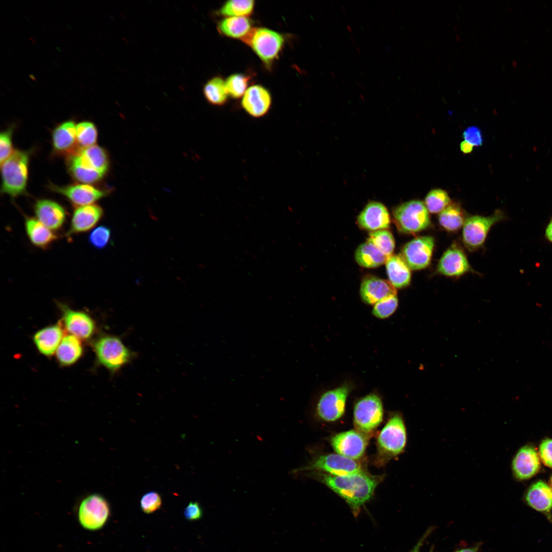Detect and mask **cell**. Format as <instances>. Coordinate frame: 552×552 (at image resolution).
Masks as SVG:
<instances>
[{
    "label": "cell",
    "instance_id": "ac0fdd59",
    "mask_svg": "<svg viewBox=\"0 0 552 552\" xmlns=\"http://www.w3.org/2000/svg\"><path fill=\"white\" fill-rule=\"evenodd\" d=\"M516 478L528 479L535 475L540 468V458L535 448L531 445L521 448L514 457L512 464Z\"/></svg>",
    "mask_w": 552,
    "mask_h": 552
},
{
    "label": "cell",
    "instance_id": "d590c367",
    "mask_svg": "<svg viewBox=\"0 0 552 552\" xmlns=\"http://www.w3.org/2000/svg\"><path fill=\"white\" fill-rule=\"evenodd\" d=\"M76 131L77 145L80 150L95 145L98 132L93 123L87 121L79 123L76 125Z\"/></svg>",
    "mask_w": 552,
    "mask_h": 552
},
{
    "label": "cell",
    "instance_id": "b9f144b4",
    "mask_svg": "<svg viewBox=\"0 0 552 552\" xmlns=\"http://www.w3.org/2000/svg\"><path fill=\"white\" fill-rule=\"evenodd\" d=\"M13 130L9 128L0 134V163L5 161L14 151L13 150L12 136Z\"/></svg>",
    "mask_w": 552,
    "mask_h": 552
},
{
    "label": "cell",
    "instance_id": "3957f363",
    "mask_svg": "<svg viewBox=\"0 0 552 552\" xmlns=\"http://www.w3.org/2000/svg\"><path fill=\"white\" fill-rule=\"evenodd\" d=\"M29 154L15 150L1 165V192L16 197L24 193L28 177Z\"/></svg>",
    "mask_w": 552,
    "mask_h": 552
},
{
    "label": "cell",
    "instance_id": "484cf974",
    "mask_svg": "<svg viewBox=\"0 0 552 552\" xmlns=\"http://www.w3.org/2000/svg\"><path fill=\"white\" fill-rule=\"evenodd\" d=\"M76 125L72 121H65L53 131L52 141L54 148L58 152L70 153L78 146L76 131Z\"/></svg>",
    "mask_w": 552,
    "mask_h": 552
},
{
    "label": "cell",
    "instance_id": "7bdbcfd3",
    "mask_svg": "<svg viewBox=\"0 0 552 552\" xmlns=\"http://www.w3.org/2000/svg\"><path fill=\"white\" fill-rule=\"evenodd\" d=\"M539 455L543 464L552 468V439L543 440L539 446Z\"/></svg>",
    "mask_w": 552,
    "mask_h": 552
},
{
    "label": "cell",
    "instance_id": "ab89813d",
    "mask_svg": "<svg viewBox=\"0 0 552 552\" xmlns=\"http://www.w3.org/2000/svg\"><path fill=\"white\" fill-rule=\"evenodd\" d=\"M110 230L106 226L101 225L93 229L88 236V241L96 249H103L109 243Z\"/></svg>",
    "mask_w": 552,
    "mask_h": 552
},
{
    "label": "cell",
    "instance_id": "74e56055",
    "mask_svg": "<svg viewBox=\"0 0 552 552\" xmlns=\"http://www.w3.org/2000/svg\"><path fill=\"white\" fill-rule=\"evenodd\" d=\"M250 76L243 74H235L229 76L225 81L228 95L233 98L238 99L243 96L247 89Z\"/></svg>",
    "mask_w": 552,
    "mask_h": 552
},
{
    "label": "cell",
    "instance_id": "83f0119b",
    "mask_svg": "<svg viewBox=\"0 0 552 552\" xmlns=\"http://www.w3.org/2000/svg\"><path fill=\"white\" fill-rule=\"evenodd\" d=\"M25 225L30 241L38 247L46 248L57 239L56 235L37 219L27 218Z\"/></svg>",
    "mask_w": 552,
    "mask_h": 552
},
{
    "label": "cell",
    "instance_id": "5b68a950",
    "mask_svg": "<svg viewBox=\"0 0 552 552\" xmlns=\"http://www.w3.org/2000/svg\"><path fill=\"white\" fill-rule=\"evenodd\" d=\"M241 39L252 48L267 66L278 58L285 41L281 34L265 28H251Z\"/></svg>",
    "mask_w": 552,
    "mask_h": 552
},
{
    "label": "cell",
    "instance_id": "f546056e",
    "mask_svg": "<svg viewBox=\"0 0 552 552\" xmlns=\"http://www.w3.org/2000/svg\"><path fill=\"white\" fill-rule=\"evenodd\" d=\"M356 262L365 268H375L386 262L387 257L373 243L367 240L360 244L355 254Z\"/></svg>",
    "mask_w": 552,
    "mask_h": 552
},
{
    "label": "cell",
    "instance_id": "9a60e30c",
    "mask_svg": "<svg viewBox=\"0 0 552 552\" xmlns=\"http://www.w3.org/2000/svg\"><path fill=\"white\" fill-rule=\"evenodd\" d=\"M357 221L361 228L372 232L386 229L390 224L387 208L382 203L375 201L366 204L358 216Z\"/></svg>",
    "mask_w": 552,
    "mask_h": 552
},
{
    "label": "cell",
    "instance_id": "cb8c5ba5",
    "mask_svg": "<svg viewBox=\"0 0 552 552\" xmlns=\"http://www.w3.org/2000/svg\"><path fill=\"white\" fill-rule=\"evenodd\" d=\"M525 500L530 507L543 513L549 520H551L552 487L542 480H538L529 487L525 495Z\"/></svg>",
    "mask_w": 552,
    "mask_h": 552
},
{
    "label": "cell",
    "instance_id": "ffe728a7",
    "mask_svg": "<svg viewBox=\"0 0 552 552\" xmlns=\"http://www.w3.org/2000/svg\"><path fill=\"white\" fill-rule=\"evenodd\" d=\"M360 295L364 303L375 304L382 300L397 295V290L389 281L371 276L363 279L360 285Z\"/></svg>",
    "mask_w": 552,
    "mask_h": 552
},
{
    "label": "cell",
    "instance_id": "d6a6232c",
    "mask_svg": "<svg viewBox=\"0 0 552 552\" xmlns=\"http://www.w3.org/2000/svg\"><path fill=\"white\" fill-rule=\"evenodd\" d=\"M203 93L208 102L217 106L224 104L228 95L225 82L220 77L209 80L203 86Z\"/></svg>",
    "mask_w": 552,
    "mask_h": 552
},
{
    "label": "cell",
    "instance_id": "bcb514c9",
    "mask_svg": "<svg viewBox=\"0 0 552 552\" xmlns=\"http://www.w3.org/2000/svg\"><path fill=\"white\" fill-rule=\"evenodd\" d=\"M434 529V527L433 526L428 527L409 552H421V548L425 541L428 536L430 535Z\"/></svg>",
    "mask_w": 552,
    "mask_h": 552
},
{
    "label": "cell",
    "instance_id": "ee69618b",
    "mask_svg": "<svg viewBox=\"0 0 552 552\" xmlns=\"http://www.w3.org/2000/svg\"><path fill=\"white\" fill-rule=\"evenodd\" d=\"M464 141L473 146H480L482 144V137L480 130L476 126L467 128L463 133Z\"/></svg>",
    "mask_w": 552,
    "mask_h": 552
},
{
    "label": "cell",
    "instance_id": "f907efd6",
    "mask_svg": "<svg viewBox=\"0 0 552 552\" xmlns=\"http://www.w3.org/2000/svg\"><path fill=\"white\" fill-rule=\"evenodd\" d=\"M550 484H551V485L552 486V476H551V477L550 478Z\"/></svg>",
    "mask_w": 552,
    "mask_h": 552
},
{
    "label": "cell",
    "instance_id": "e575fe53",
    "mask_svg": "<svg viewBox=\"0 0 552 552\" xmlns=\"http://www.w3.org/2000/svg\"><path fill=\"white\" fill-rule=\"evenodd\" d=\"M451 201L448 193L440 189L431 190L425 198L424 204L429 213L440 214Z\"/></svg>",
    "mask_w": 552,
    "mask_h": 552
},
{
    "label": "cell",
    "instance_id": "52a82bcc",
    "mask_svg": "<svg viewBox=\"0 0 552 552\" xmlns=\"http://www.w3.org/2000/svg\"><path fill=\"white\" fill-rule=\"evenodd\" d=\"M407 434L402 417L399 413L392 416L383 428L378 438L381 453L389 457L402 453L406 446Z\"/></svg>",
    "mask_w": 552,
    "mask_h": 552
},
{
    "label": "cell",
    "instance_id": "8fae6325",
    "mask_svg": "<svg viewBox=\"0 0 552 552\" xmlns=\"http://www.w3.org/2000/svg\"><path fill=\"white\" fill-rule=\"evenodd\" d=\"M436 273L451 278H458L468 272L474 273L462 246L453 242L444 252L435 269Z\"/></svg>",
    "mask_w": 552,
    "mask_h": 552
},
{
    "label": "cell",
    "instance_id": "d4e9b609",
    "mask_svg": "<svg viewBox=\"0 0 552 552\" xmlns=\"http://www.w3.org/2000/svg\"><path fill=\"white\" fill-rule=\"evenodd\" d=\"M63 331L58 325L44 328L34 335L33 341L38 351L45 356L52 355L62 339Z\"/></svg>",
    "mask_w": 552,
    "mask_h": 552
},
{
    "label": "cell",
    "instance_id": "44dd1931",
    "mask_svg": "<svg viewBox=\"0 0 552 552\" xmlns=\"http://www.w3.org/2000/svg\"><path fill=\"white\" fill-rule=\"evenodd\" d=\"M271 103L269 92L263 86L252 85L247 88L241 102L244 110L255 118H260L268 111Z\"/></svg>",
    "mask_w": 552,
    "mask_h": 552
},
{
    "label": "cell",
    "instance_id": "e0dca14e",
    "mask_svg": "<svg viewBox=\"0 0 552 552\" xmlns=\"http://www.w3.org/2000/svg\"><path fill=\"white\" fill-rule=\"evenodd\" d=\"M62 319L66 330L79 338L87 339L93 334L95 326L93 319L86 313L71 309L59 304Z\"/></svg>",
    "mask_w": 552,
    "mask_h": 552
},
{
    "label": "cell",
    "instance_id": "ba28073f",
    "mask_svg": "<svg viewBox=\"0 0 552 552\" xmlns=\"http://www.w3.org/2000/svg\"><path fill=\"white\" fill-rule=\"evenodd\" d=\"M383 408L381 399L372 394L360 399L354 409V422L361 432L369 433L377 428L382 421Z\"/></svg>",
    "mask_w": 552,
    "mask_h": 552
},
{
    "label": "cell",
    "instance_id": "7dc6e473",
    "mask_svg": "<svg viewBox=\"0 0 552 552\" xmlns=\"http://www.w3.org/2000/svg\"><path fill=\"white\" fill-rule=\"evenodd\" d=\"M480 544L478 543L471 546L457 549L452 552H479Z\"/></svg>",
    "mask_w": 552,
    "mask_h": 552
},
{
    "label": "cell",
    "instance_id": "60d3db41",
    "mask_svg": "<svg viewBox=\"0 0 552 552\" xmlns=\"http://www.w3.org/2000/svg\"><path fill=\"white\" fill-rule=\"evenodd\" d=\"M162 500L160 495L155 491L145 494L141 499L140 505L142 511L150 514L158 510L161 507Z\"/></svg>",
    "mask_w": 552,
    "mask_h": 552
},
{
    "label": "cell",
    "instance_id": "c3c4849f",
    "mask_svg": "<svg viewBox=\"0 0 552 552\" xmlns=\"http://www.w3.org/2000/svg\"><path fill=\"white\" fill-rule=\"evenodd\" d=\"M473 146L468 142L464 141L460 144L461 150L465 154L470 153L473 150Z\"/></svg>",
    "mask_w": 552,
    "mask_h": 552
},
{
    "label": "cell",
    "instance_id": "4fadbf2b",
    "mask_svg": "<svg viewBox=\"0 0 552 552\" xmlns=\"http://www.w3.org/2000/svg\"><path fill=\"white\" fill-rule=\"evenodd\" d=\"M349 393V388L347 386H341L325 392L320 396L316 405L318 416L328 422L339 419L344 413Z\"/></svg>",
    "mask_w": 552,
    "mask_h": 552
},
{
    "label": "cell",
    "instance_id": "f1b7e54d",
    "mask_svg": "<svg viewBox=\"0 0 552 552\" xmlns=\"http://www.w3.org/2000/svg\"><path fill=\"white\" fill-rule=\"evenodd\" d=\"M464 210L456 202H451L439 214L441 227L448 232H456L464 225L467 218Z\"/></svg>",
    "mask_w": 552,
    "mask_h": 552
},
{
    "label": "cell",
    "instance_id": "7c38bea8",
    "mask_svg": "<svg viewBox=\"0 0 552 552\" xmlns=\"http://www.w3.org/2000/svg\"><path fill=\"white\" fill-rule=\"evenodd\" d=\"M299 470H316L334 476L347 475L362 470L359 464L354 459L338 453L320 455L308 466Z\"/></svg>",
    "mask_w": 552,
    "mask_h": 552
},
{
    "label": "cell",
    "instance_id": "d6986e66",
    "mask_svg": "<svg viewBox=\"0 0 552 552\" xmlns=\"http://www.w3.org/2000/svg\"><path fill=\"white\" fill-rule=\"evenodd\" d=\"M69 158L84 169L106 174L109 167V159L106 151L98 145L79 150Z\"/></svg>",
    "mask_w": 552,
    "mask_h": 552
},
{
    "label": "cell",
    "instance_id": "f6af8a7d",
    "mask_svg": "<svg viewBox=\"0 0 552 552\" xmlns=\"http://www.w3.org/2000/svg\"><path fill=\"white\" fill-rule=\"evenodd\" d=\"M185 518L191 521L200 519L202 516V510L198 502H190L184 509Z\"/></svg>",
    "mask_w": 552,
    "mask_h": 552
},
{
    "label": "cell",
    "instance_id": "681fc988",
    "mask_svg": "<svg viewBox=\"0 0 552 552\" xmlns=\"http://www.w3.org/2000/svg\"><path fill=\"white\" fill-rule=\"evenodd\" d=\"M545 236L547 239L552 242V219L546 228Z\"/></svg>",
    "mask_w": 552,
    "mask_h": 552
},
{
    "label": "cell",
    "instance_id": "9c48e42d",
    "mask_svg": "<svg viewBox=\"0 0 552 552\" xmlns=\"http://www.w3.org/2000/svg\"><path fill=\"white\" fill-rule=\"evenodd\" d=\"M110 513L107 500L101 495L93 494L84 498L79 505V520L83 527L90 530L102 527Z\"/></svg>",
    "mask_w": 552,
    "mask_h": 552
},
{
    "label": "cell",
    "instance_id": "603a6c76",
    "mask_svg": "<svg viewBox=\"0 0 552 552\" xmlns=\"http://www.w3.org/2000/svg\"><path fill=\"white\" fill-rule=\"evenodd\" d=\"M103 214L102 209L96 204L78 206L73 212L67 234L70 236L89 231L97 224Z\"/></svg>",
    "mask_w": 552,
    "mask_h": 552
},
{
    "label": "cell",
    "instance_id": "8d00e7d4",
    "mask_svg": "<svg viewBox=\"0 0 552 552\" xmlns=\"http://www.w3.org/2000/svg\"><path fill=\"white\" fill-rule=\"evenodd\" d=\"M368 241L373 243L387 257L392 255L395 246L394 238L387 229L378 230L369 234Z\"/></svg>",
    "mask_w": 552,
    "mask_h": 552
},
{
    "label": "cell",
    "instance_id": "1f68e13d",
    "mask_svg": "<svg viewBox=\"0 0 552 552\" xmlns=\"http://www.w3.org/2000/svg\"><path fill=\"white\" fill-rule=\"evenodd\" d=\"M250 20L246 17H228L219 21L218 31L226 36L242 39L251 30Z\"/></svg>",
    "mask_w": 552,
    "mask_h": 552
},
{
    "label": "cell",
    "instance_id": "4316f807",
    "mask_svg": "<svg viewBox=\"0 0 552 552\" xmlns=\"http://www.w3.org/2000/svg\"><path fill=\"white\" fill-rule=\"evenodd\" d=\"M389 282L396 288L408 286L411 281L410 269L399 255H391L385 262Z\"/></svg>",
    "mask_w": 552,
    "mask_h": 552
},
{
    "label": "cell",
    "instance_id": "836d02e7",
    "mask_svg": "<svg viewBox=\"0 0 552 552\" xmlns=\"http://www.w3.org/2000/svg\"><path fill=\"white\" fill-rule=\"evenodd\" d=\"M254 6L252 0H231L224 3L218 13L227 17H246L252 13Z\"/></svg>",
    "mask_w": 552,
    "mask_h": 552
},
{
    "label": "cell",
    "instance_id": "7402d4cb",
    "mask_svg": "<svg viewBox=\"0 0 552 552\" xmlns=\"http://www.w3.org/2000/svg\"><path fill=\"white\" fill-rule=\"evenodd\" d=\"M34 212L36 219L52 231L59 229L66 218L64 208L57 202L49 199L37 200Z\"/></svg>",
    "mask_w": 552,
    "mask_h": 552
},
{
    "label": "cell",
    "instance_id": "2e32d148",
    "mask_svg": "<svg viewBox=\"0 0 552 552\" xmlns=\"http://www.w3.org/2000/svg\"><path fill=\"white\" fill-rule=\"evenodd\" d=\"M51 188L78 206L92 204L107 194L106 191L86 183L61 187L52 185Z\"/></svg>",
    "mask_w": 552,
    "mask_h": 552
},
{
    "label": "cell",
    "instance_id": "8992f818",
    "mask_svg": "<svg viewBox=\"0 0 552 552\" xmlns=\"http://www.w3.org/2000/svg\"><path fill=\"white\" fill-rule=\"evenodd\" d=\"M505 217L504 213L497 210L491 215H472L467 217L463 226L462 238L466 248L473 251L484 244L491 227Z\"/></svg>",
    "mask_w": 552,
    "mask_h": 552
},
{
    "label": "cell",
    "instance_id": "4dcf8cb0",
    "mask_svg": "<svg viewBox=\"0 0 552 552\" xmlns=\"http://www.w3.org/2000/svg\"><path fill=\"white\" fill-rule=\"evenodd\" d=\"M82 353L80 340L73 335H68L63 337L60 343L56 350V357L61 364L67 365L75 363Z\"/></svg>",
    "mask_w": 552,
    "mask_h": 552
},
{
    "label": "cell",
    "instance_id": "f35d334b",
    "mask_svg": "<svg viewBox=\"0 0 552 552\" xmlns=\"http://www.w3.org/2000/svg\"><path fill=\"white\" fill-rule=\"evenodd\" d=\"M398 305V299L397 295L391 296L376 303L372 313L379 318H386L395 311Z\"/></svg>",
    "mask_w": 552,
    "mask_h": 552
},
{
    "label": "cell",
    "instance_id": "277c9868",
    "mask_svg": "<svg viewBox=\"0 0 552 552\" xmlns=\"http://www.w3.org/2000/svg\"><path fill=\"white\" fill-rule=\"evenodd\" d=\"M394 222L401 233L415 234L429 228L431 221L424 203L420 200L406 201L393 211Z\"/></svg>",
    "mask_w": 552,
    "mask_h": 552
},
{
    "label": "cell",
    "instance_id": "6da1fadb",
    "mask_svg": "<svg viewBox=\"0 0 552 552\" xmlns=\"http://www.w3.org/2000/svg\"><path fill=\"white\" fill-rule=\"evenodd\" d=\"M321 482L343 499L357 516L361 507L372 497L378 478L361 470L344 476L318 474Z\"/></svg>",
    "mask_w": 552,
    "mask_h": 552
},
{
    "label": "cell",
    "instance_id": "5bb4252c",
    "mask_svg": "<svg viewBox=\"0 0 552 552\" xmlns=\"http://www.w3.org/2000/svg\"><path fill=\"white\" fill-rule=\"evenodd\" d=\"M331 443L337 453L354 460L363 455L367 445L364 435L354 430L336 434Z\"/></svg>",
    "mask_w": 552,
    "mask_h": 552
},
{
    "label": "cell",
    "instance_id": "7a4b0ae2",
    "mask_svg": "<svg viewBox=\"0 0 552 552\" xmlns=\"http://www.w3.org/2000/svg\"><path fill=\"white\" fill-rule=\"evenodd\" d=\"M94 350L100 364L115 373L130 363L136 353L128 348L119 337L103 335L94 343Z\"/></svg>",
    "mask_w": 552,
    "mask_h": 552
},
{
    "label": "cell",
    "instance_id": "30bf717a",
    "mask_svg": "<svg viewBox=\"0 0 552 552\" xmlns=\"http://www.w3.org/2000/svg\"><path fill=\"white\" fill-rule=\"evenodd\" d=\"M434 246L433 237H417L404 245L399 256L411 270H422L430 265Z\"/></svg>",
    "mask_w": 552,
    "mask_h": 552
}]
</instances>
